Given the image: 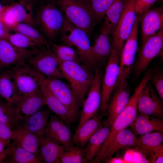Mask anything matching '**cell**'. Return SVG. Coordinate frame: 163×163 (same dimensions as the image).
I'll return each mask as SVG.
<instances>
[{"mask_svg":"<svg viewBox=\"0 0 163 163\" xmlns=\"http://www.w3.org/2000/svg\"><path fill=\"white\" fill-rule=\"evenodd\" d=\"M149 81V78L144 76L136 88L133 94L122 111L110 126V130L105 141L97 156L91 163H99L101 157L113 142L118 133L132 122L137 115V102L138 97Z\"/></svg>","mask_w":163,"mask_h":163,"instance_id":"1","label":"cell"},{"mask_svg":"<svg viewBox=\"0 0 163 163\" xmlns=\"http://www.w3.org/2000/svg\"><path fill=\"white\" fill-rule=\"evenodd\" d=\"M55 3L68 21L89 36L96 20L88 0H56Z\"/></svg>","mask_w":163,"mask_h":163,"instance_id":"2","label":"cell"},{"mask_svg":"<svg viewBox=\"0 0 163 163\" xmlns=\"http://www.w3.org/2000/svg\"><path fill=\"white\" fill-rule=\"evenodd\" d=\"M60 66L65 79L70 84L81 105L85 99L93 80V75L81 63L60 60Z\"/></svg>","mask_w":163,"mask_h":163,"instance_id":"3","label":"cell"},{"mask_svg":"<svg viewBox=\"0 0 163 163\" xmlns=\"http://www.w3.org/2000/svg\"><path fill=\"white\" fill-rule=\"evenodd\" d=\"M60 61L49 47L43 46L26 60L34 69L45 78H65L60 69Z\"/></svg>","mask_w":163,"mask_h":163,"instance_id":"4","label":"cell"},{"mask_svg":"<svg viewBox=\"0 0 163 163\" xmlns=\"http://www.w3.org/2000/svg\"><path fill=\"white\" fill-rule=\"evenodd\" d=\"M65 18L55 2H50L39 10L35 18L37 25L49 38H54L63 27Z\"/></svg>","mask_w":163,"mask_h":163,"instance_id":"5","label":"cell"},{"mask_svg":"<svg viewBox=\"0 0 163 163\" xmlns=\"http://www.w3.org/2000/svg\"><path fill=\"white\" fill-rule=\"evenodd\" d=\"M9 71L20 96L31 94L40 89L41 83L44 77L34 69L26 61L13 66Z\"/></svg>","mask_w":163,"mask_h":163,"instance_id":"6","label":"cell"},{"mask_svg":"<svg viewBox=\"0 0 163 163\" xmlns=\"http://www.w3.org/2000/svg\"><path fill=\"white\" fill-rule=\"evenodd\" d=\"M120 53L116 48H113L102 79L100 109L103 115L107 113L111 94L116 87L120 71Z\"/></svg>","mask_w":163,"mask_h":163,"instance_id":"7","label":"cell"},{"mask_svg":"<svg viewBox=\"0 0 163 163\" xmlns=\"http://www.w3.org/2000/svg\"><path fill=\"white\" fill-rule=\"evenodd\" d=\"M61 30L62 42L65 45L75 48L81 62L85 65L91 47L88 35L84 30L71 23L65 18Z\"/></svg>","mask_w":163,"mask_h":163,"instance_id":"8","label":"cell"},{"mask_svg":"<svg viewBox=\"0 0 163 163\" xmlns=\"http://www.w3.org/2000/svg\"><path fill=\"white\" fill-rule=\"evenodd\" d=\"M45 78L52 91L68 110L71 123L74 122L78 116L81 105L72 87L59 78Z\"/></svg>","mask_w":163,"mask_h":163,"instance_id":"9","label":"cell"},{"mask_svg":"<svg viewBox=\"0 0 163 163\" xmlns=\"http://www.w3.org/2000/svg\"><path fill=\"white\" fill-rule=\"evenodd\" d=\"M135 0H126L120 21L113 32V48L120 52L130 35L137 17Z\"/></svg>","mask_w":163,"mask_h":163,"instance_id":"10","label":"cell"},{"mask_svg":"<svg viewBox=\"0 0 163 163\" xmlns=\"http://www.w3.org/2000/svg\"><path fill=\"white\" fill-rule=\"evenodd\" d=\"M139 22V17L137 16L131 33L121 51L119 73L115 88L122 81L128 78L133 66L138 49Z\"/></svg>","mask_w":163,"mask_h":163,"instance_id":"11","label":"cell"},{"mask_svg":"<svg viewBox=\"0 0 163 163\" xmlns=\"http://www.w3.org/2000/svg\"><path fill=\"white\" fill-rule=\"evenodd\" d=\"M163 28L149 38L142 46L133 67L135 74L138 77L145 70L149 64L162 51Z\"/></svg>","mask_w":163,"mask_h":163,"instance_id":"12","label":"cell"},{"mask_svg":"<svg viewBox=\"0 0 163 163\" xmlns=\"http://www.w3.org/2000/svg\"><path fill=\"white\" fill-rule=\"evenodd\" d=\"M111 32L103 26L100 33L94 43L91 46L85 66L88 68L99 69L107 62L113 49L110 37Z\"/></svg>","mask_w":163,"mask_h":163,"instance_id":"13","label":"cell"},{"mask_svg":"<svg viewBox=\"0 0 163 163\" xmlns=\"http://www.w3.org/2000/svg\"><path fill=\"white\" fill-rule=\"evenodd\" d=\"M102 74L99 69L95 70L93 80L88 91L87 97L83 101L77 129L86 121L97 114L101 103V89Z\"/></svg>","mask_w":163,"mask_h":163,"instance_id":"14","label":"cell"},{"mask_svg":"<svg viewBox=\"0 0 163 163\" xmlns=\"http://www.w3.org/2000/svg\"><path fill=\"white\" fill-rule=\"evenodd\" d=\"M38 49L20 48L12 44L7 38H0V70L26 61Z\"/></svg>","mask_w":163,"mask_h":163,"instance_id":"15","label":"cell"},{"mask_svg":"<svg viewBox=\"0 0 163 163\" xmlns=\"http://www.w3.org/2000/svg\"><path fill=\"white\" fill-rule=\"evenodd\" d=\"M148 82L138 97L137 110L139 114H145L162 119L163 100Z\"/></svg>","mask_w":163,"mask_h":163,"instance_id":"16","label":"cell"},{"mask_svg":"<svg viewBox=\"0 0 163 163\" xmlns=\"http://www.w3.org/2000/svg\"><path fill=\"white\" fill-rule=\"evenodd\" d=\"M107 109V119L104 124L111 126L123 110L130 98V90L126 79L122 81L118 86Z\"/></svg>","mask_w":163,"mask_h":163,"instance_id":"17","label":"cell"},{"mask_svg":"<svg viewBox=\"0 0 163 163\" xmlns=\"http://www.w3.org/2000/svg\"><path fill=\"white\" fill-rule=\"evenodd\" d=\"M140 15V17H139V21L141 24L142 45L149 38L163 28V9L161 7L150 9Z\"/></svg>","mask_w":163,"mask_h":163,"instance_id":"18","label":"cell"},{"mask_svg":"<svg viewBox=\"0 0 163 163\" xmlns=\"http://www.w3.org/2000/svg\"><path fill=\"white\" fill-rule=\"evenodd\" d=\"M45 136L61 145L65 150L74 145L71 133L67 123L56 115H52L45 129Z\"/></svg>","mask_w":163,"mask_h":163,"instance_id":"19","label":"cell"},{"mask_svg":"<svg viewBox=\"0 0 163 163\" xmlns=\"http://www.w3.org/2000/svg\"><path fill=\"white\" fill-rule=\"evenodd\" d=\"M13 105L16 108L22 121L46 105V103L40 88L31 94L20 96Z\"/></svg>","mask_w":163,"mask_h":163,"instance_id":"20","label":"cell"},{"mask_svg":"<svg viewBox=\"0 0 163 163\" xmlns=\"http://www.w3.org/2000/svg\"><path fill=\"white\" fill-rule=\"evenodd\" d=\"M163 133L156 131L140 135L134 147L151 161L156 154L163 151Z\"/></svg>","mask_w":163,"mask_h":163,"instance_id":"21","label":"cell"},{"mask_svg":"<svg viewBox=\"0 0 163 163\" xmlns=\"http://www.w3.org/2000/svg\"><path fill=\"white\" fill-rule=\"evenodd\" d=\"M49 114L48 110L40 108L34 113L26 117L18 127L28 131L41 138L45 136Z\"/></svg>","mask_w":163,"mask_h":163,"instance_id":"22","label":"cell"},{"mask_svg":"<svg viewBox=\"0 0 163 163\" xmlns=\"http://www.w3.org/2000/svg\"><path fill=\"white\" fill-rule=\"evenodd\" d=\"M136 135L158 131L163 133L162 119L143 114L136 116L129 125Z\"/></svg>","mask_w":163,"mask_h":163,"instance_id":"23","label":"cell"},{"mask_svg":"<svg viewBox=\"0 0 163 163\" xmlns=\"http://www.w3.org/2000/svg\"><path fill=\"white\" fill-rule=\"evenodd\" d=\"M103 115L97 114L86 121L79 128L77 129L72 136V143L84 149L93 134L102 125Z\"/></svg>","mask_w":163,"mask_h":163,"instance_id":"24","label":"cell"},{"mask_svg":"<svg viewBox=\"0 0 163 163\" xmlns=\"http://www.w3.org/2000/svg\"><path fill=\"white\" fill-rule=\"evenodd\" d=\"M137 138L133 131L126 129L121 130L117 135L112 143L101 157L100 162L112 158L119 150L134 147Z\"/></svg>","mask_w":163,"mask_h":163,"instance_id":"25","label":"cell"},{"mask_svg":"<svg viewBox=\"0 0 163 163\" xmlns=\"http://www.w3.org/2000/svg\"><path fill=\"white\" fill-rule=\"evenodd\" d=\"M65 151L61 145L44 136L40 138L39 156L46 163H61V157Z\"/></svg>","mask_w":163,"mask_h":163,"instance_id":"26","label":"cell"},{"mask_svg":"<svg viewBox=\"0 0 163 163\" xmlns=\"http://www.w3.org/2000/svg\"><path fill=\"white\" fill-rule=\"evenodd\" d=\"M40 88L46 105L56 115L67 124L71 123L70 115L68 110L52 91L45 77L41 81Z\"/></svg>","mask_w":163,"mask_h":163,"instance_id":"27","label":"cell"},{"mask_svg":"<svg viewBox=\"0 0 163 163\" xmlns=\"http://www.w3.org/2000/svg\"><path fill=\"white\" fill-rule=\"evenodd\" d=\"M110 127L104 123L102 124L89 139L84 148L87 163H91L97 155L107 137Z\"/></svg>","mask_w":163,"mask_h":163,"instance_id":"28","label":"cell"},{"mask_svg":"<svg viewBox=\"0 0 163 163\" xmlns=\"http://www.w3.org/2000/svg\"><path fill=\"white\" fill-rule=\"evenodd\" d=\"M14 79L9 70L0 74V97L13 105L20 97Z\"/></svg>","mask_w":163,"mask_h":163,"instance_id":"29","label":"cell"},{"mask_svg":"<svg viewBox=\"0 0 163 163\" xmlns=\"http://www.w3.org/2000/svg\"><path fill=\"white\" fill-rule=\"evenodd\" d=\"M13 131V140L24 149L39 156L40 138L36 135L19 127Z\"/></svg>","mask_w":163,"mask_h":163,"instance_id":"30","label":"cell"},{"mask_svg":"<svg viewBox=\"0 0 163 163\" xmlns=\"http://www.w3.org/2000/svg\"><path fill=\"white\" fill-rule=\"evenodd\" d=\"M8 146L9 153L5 159H6L5 160V162L41 163L42 162L39 156L24 149L14 140Z\"/></svg>","mask_w":163,"mask_h":163,"instance_id":"31","label":"cell"},{"mask_svg":"<svg viewBox=\"0 0 163 163\" xmlns=\"http://www.w3.org/2000/svg\"><path fill=\"white\" fill-rule=\"evenodd\" d=\"M21 121L15 107L6 101H0V122L8 125L13 131Z\"/></svg>","mask_w":163,"mask_h":163,"instance_id":"32","label":"cell"},{"mask_svg":"<svg viewBox=\"0 0 163 163\" xmlns=\"http://www.w3.org/2000/svg\"><path fill=\"white\" fill-rule=\"evenodd\" d=\"M126 0H117L108 8L103 26L112 32L117 26L123 10Z\"/></svg>","mask_w":163,"mask_h":163,"instance_id":"33","label":"cell"},{"mask_svg":"<svg viewBox=\"0 0 163 163\" xmlns=\"http://www.w3.org/2000/svg\"><path fill=\"white\" fill-rule=\"evenodd\" d=\"M16 32L23 34L38 42L42 46L49 47L50 43L46 37L34 27L23 23H17L13 28Z\"/></svg>","mask_w":163,"mask_h":163,"instance_id":"34","label":"cell"},{"mask_svg":"<svg viewBox=\"0 0 163 163\" xmlns=\"http://www.w3.org/2000/svg\"><path fill=\"white\" fill-rule=\"evenodd\" d=\"M52 50L61 60L72 62L81 63L79 55L73 47L65 45H59L51 43Z\"/></svg>","mask_w":163,"mask_h":163,"instance_id":"35","label":"cell"},{"mask_svg":"<svg viewBox=\"0 0 163 163\" xmlns=\"http://www.w3.org/2000/svg\"><path fill=\"white\" fill-rule=\"evenodd\" d=\"M61 163H87L85 157V151L78 145L73 146L65 150L60 158Z\"/></svg>","mask_w":163,"mask_h":163,"instance_id":"36","label":"cell"},{"mask_svg":"<svg viewBox=\"0 0 163 163\" xmlns=\"http://www.w3.org/2000/svg\"><path fill=\"white\" fill-rule=\"evenodd\" d=\"M8 8L17 23H24L35 27L34 18L23 5L16 4Z\"/></svg>","mask_w":163,"mask_h":163,"instance_id":"37","label":"cell"},{"mask_svg":"<svg viewBox=\"0 0 163 163\" xmlns=\"http://www.w3.org/2000/svg\"><path fill=\"white\" fill-rule=\"evenodd\" d=\"M7 39L12 44L20 48H35L43 46L38 42L19 33L10 34Z\"/></svg>","mask_w":163,"mask_h":163,"instance_id":"38","label":"cell"},{"mask_svg":"<svg viewBox=\"0 0 163 163\" xmlns=\"http://www.w3.org/2000/svg\"><path fill=\"white\" fill-rule=\"evenodd\" d=\"M117 0H88L96 21H100L105 16L110 7Z\"/></svg>","mask_w":163,"mask_h":163,"instance_id":"39","label":"cell"},{"mask_svg":"<svg viewBox=\"0 0 163 163\" xmlns=\"http://www.w3.org/2000/svg\"><path fill=\"white\" fill-rule=\"evenodd\" d=\"M155 86L158 94L163 100V72L161 68L157 66L151 70L149 81Z\"/></svg>","mask_w":163,"mask_h":163,"instance_id":"40","label":"cell"},{"mask_svg":"<svg viewBox=\"0 0 163 163\" xmlns=\"http://www.w3.org/2000/svg\"><path fill=\"white\" fill-rule=\"evenodd\" d=\"M0 19L9 30L17 23L8 7H4L0 12Z\"/></svg>","mask_w":163,"mask_h":163,"instance_id":"41","label":"cell"},{"mask_svg":"<svg viewBox=\"0 0 163 163\" xmlns=\"http://www.w3.org/2000/svg\"><path fill=\"white\" fill-rule=\"evenodd\" d=\"M158 0H135V10L137 14L141 15L149 10Z\"/></svg>","mask_w":163,"mask_h":163,"instance_id":"42","label":"cell"},{"mask_svg":"<svg viewBox=\"0 0 163 163\" xmlns=\"http://www.w3.org/2000/svg\"><path fill=\"white\" fill-rule=\"evenodd\" d=\"M13 136V131L8 125L0 122V139L9 145Z\"/></svg>","mask_w":163,"mask_h":163,"instance_id":"43","label":"cell"},{"mask_svg":"<svg viewBox=\"0 0 163 163\" xmlns=\"http://www.w3.org/2000/svg\"><path fill=\"white\" fill-rule=\"evenodd\" d=\"M9 30L0 19V38H8L10 34Z\"/></svg>","mask_w":163,"mask_h":163,"instance_id":"44","label":"cell"},{"mask_svg":"<svg viewBox=\"0 0 163 163\" xmlns=\"http://www.w3.org/2000/svg\"><path fill=\"white\" fill-rule=\"evenodd\" d=\"M104 161L108 163H129L128 161L121 158H113L112 157Z\"/></svg>","mask_w":163,"mask_h":163,"instance_id":"45","label":"cell"},{"mask_svg":"<svg viewBox=\"0 0 163 163\" xmlns=\"http://www.w3.org/2000/svg\"><path fill=\"white\" fill-rule=\"evenodd\" d=\"M8 145L5 149L0 152V163L3 161L9 154V149Z\"/></svg>","mask_w":163,"mask_h":163,"instance_id":"46","label":"cell"},{"mask_svg":"<svg viewBox=\"0 0 163 163\" xmlns=\"http://www.w3.org/2000/svg\"><path fill=\"white\" fill-rule=\"evenodd\" d=\"M8 145L7 143L0 139V152L5 149Z\"/></svg>","mask_w":163,"mask_h":163,"instance_id":"47","label":"cell"},{"mask_svg":"<svg viewBox=\"0 0 163 163\" xmlns=\"http://www.w3.org/2000/svg\"><path fill=\"white\" fill-rule=\"evenodd\" d=\"M163 155L158 156L154 160L153 163H161L163 162Z\"/></svg>","mask_w":163,"mask_h":163,"instance_id":"48","label":"cell"},{"mask_svg":"<svg viewBox=\"0 0 163 163\" xmlns=\"http://www.w3.org/2000/svg\"><path fill=\"white\" fill-rule=\"evenodd\" d=\"M4 7L0 3V12L2 10Z\"/></svg>","mask_w":163,"mask_h":163,"instance_id":"49","label":"cell"},{"mask_svg":"<svg viewBox=\"0 0 163 163\" xmlns=\"http://www.w3.org/2000/svg\"><path fill=\"white\" fill-rule=\"evenodd\" d=\"M1 97H0V101L1 100Z\"/></svg>","mask_w":163,"mask_h":163,"instance_id":"50","label":"cell"},{"mask_svg":"<svg viewBox=\"0 0 163 163\" xmlns=\"http://www.w3.org/2000/svg\"><path fill=\"white\" fill-rule=\"evenodd\" d=\"M2 0H0V1H2Z\"/></svg>","mask_w":163,"mask_h":163,"instance_id":"51","label":"cell"}]
</instances>
